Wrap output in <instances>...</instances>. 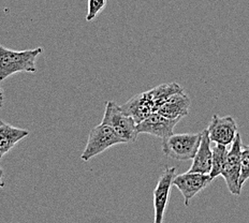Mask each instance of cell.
I'll return each instance as SVG.
<instances>
[{"label": "cell", "instance_id": "6da1fadb", "mask_svg": "<svg viewBox=\"0 0 249 223\" xmlns=\"http://www.w3.org/2000/svg\"><path fill=\"white\" fill-rule=\"evenodd\" d=\"M42 48L13 51L0 45V83L19 72H36V60L42 53Z\"/></svg>", "mask_w": 249, "mask_h": 223}, {"label": "cell", "instance_id": "7a4b0ae2", "mask_svg": "<svg viewBox=\"0 0 249 223\" xmlns=\"http://www.w3.org/2000/svg\"><path fill=\"white\" fill-rule=\"evenodd\" d=\"M202 132L200 133H183L172 134L162 139V153L168 158L178 161L193 160L198 152L201 143Z\"/></svg>", "mask_w": 249, "mask_h": 223}, {"label": "cell", "instance_id": "3957f363", "mask_svg": "<svg viewBox=\"0 0 249 223\" xmlns=\"http://www.w3.org/2000/svg\"><path fill=\"white\" fill-rule=\"evenodd\" d=\"M102 123L111 127L117 136L123 138L127 144L137 141L139 136L137 132V122L134 121L132 117L124 114L122 111L121 105H118L116 102H107Z\"/></svg>", "mask_w": 249, "mask_h": 223}, {"label": "cell", "instance_id": "277c9868", "mask_svg": "<svg viewBox=\"0 0 249 223\" xmlns=\"http://www.w3.org/2000/svg\"><path fill=\"white\" fill-rule=\"evenodd\" d=\"M119 144L127 143L123 138L119 137L111 127L101 122L100 124L91 129L89 136H88L86 147L81 155V159L84 162H88L90 159L96 157V155Z\"/></svg>", "mask_w": 249, "mask_h": 223}, {"label": "cell", "instance_id": "5b68a950", "mask_svg": "<svg viewBox=\"0 0 249 223\" xmlns=\"http://www.w3.org/2000/svg\"><path fill=\"white\" fill-rule=\"evenodd\" d=\"M230 146V149H228L226 162L224 165V169H222L221 176L224 177L230 193L238 196L242 193L240 178L243 144L240 133L236 134V137L234 138V141H233Z\"/></svg>", "mask_w": 249, "mask_h": 223}, {"label": "cell", "instance_id": "8992f818", "mask_svg": "<svg viewBox=\"0 0 249 223\" xmlns=\"http://www.w3.org/2000/svg\"><path fill=\"white\" fill-rule=\"evenodd\" d=\"M213 178L210 174L196 172H186L176 175L173 179V186L176 187L184 196L186 206H189L190 201L211 185Z\"/></svg>", "mask_w": 249, "mask_h": 223}, {"label": "cell", "instance_id": "52a82bcc", "mask_svg": "<svg viewBox=\"0 0 249 223\" xmlns=\"http://www.w3.org/2000/svg\"><path fill=\"white\" fill-rule=\"evenodd\" d=\"M175 168L167 167L160 175L158 183L154 189V223H163L165 209L169 203L170 191L175 177Z\"/></svg>", "mask_w": 249, "mask_h": 223}, {"label": "cell", "instance_id": "ba28073f", "mask_svg": "<svg viewBox=\"0 0 249 223\" xmlns=\"http://www.w3.org/2000/svg\"><path fill=\"white\" fill-rule=\"evenodd\" d=\"M179 120L180 119H169L160 115L158 112H154L141 122L137 123V132L138 134H149L163 139L172 136L174 128Z\"/></svg>", "mask_w": 249, "mask_h": 223}, {"label": "cell", "instance_id": "9c48e42d", "mask_svg": "<svg viewBox=\"0 0 249 223\" xmlns=\"http://www.w3.org/2000/svg\"><path fill=\"white\" fill-rule=\"evenodd\" d=\"M206 130L212 142L225 145V146H230L238 133V127L233 117H220L215 114L212 117L210 126Z\"/></svg>", "mask_w": 249, "mask_h": 223}, {"label": "cell", "instance_id": "30bf717a", "mask_svg": "<svg viewBox=\"0 0 249 223\" xmlns=\"http://www.w3.org/2000/svg\"><path fill=\"white\" fill-rule=\"evenodd\" d=\"M190 99L183 91L171 96L157 112L169 119H181L188 115Z\"/></svg>", "mask_w": 249, "mask_h": 223}, {"label": "cell", "instance_id": "8fae6325", "mask_svg": "<svg viewBox=\"0 0 249 223\" xmlns=\"http://www.w3.org/2000/svg\"><path fill=\"white\" fill-rule=\"evenodd\" d=\"M212 141L209 137L207 130L202 131L201 143L198 148V152L195 154L193 164L189 169V172L202 173V174H210L212 170V160H213V153H212Z\"/></svg>", "mask_w": 249, "mask_h": 223}, {"label": "cell", "instance_id": "7c38bea8", "mask_svg": "<svg viewBox=\"0 0 249 223\" xmlns=\"http://www.w3.org/2000/svg\"><path fill=\"white\" fill-rule=\"evenodd\" d=\"M121 108L124 114L132 117L137 123L141 122L149 114L154 113L152 104L149 103L145 92L132 97L130 100L121 105Z\"/></svg>", "mask_w": 249, "mask_h": 223}, {"label": "cell", "instance_id": "4fadbf2b", "mask_svg": "<svg viewBox=\"0 0 249 223\" xmlns=\"http://www.w3.org/2000/svg\"><path fill=\"white\" fill-rule=\"evenodd\" d=\"M29 136V131L25 129L13 127L0 120V159L9 153L15 145Z\"/></svg>", "mask_w": 249, "mask_h": 223}, {"label": "cell", "instance_id": "5bb4252c", "mask_svg": "<svg viewBox=\"0 0 249 223\" xmlns=\"http://www.w3.org/2000/svg\"><path fill=\"white\" fill-rule=\"evenodd\" d=\"M183 87H180L178 83H170V84H162L156 86L148 91H145V95L152 104L153 111L157 112L158 108L167 101L174 93L183 92Z\"/></svg>", "mask_w": 249, "mask_h": 223}, {"label": "cell", "instance_id": "9a60e30c", "mask_svg": "<svg viewBox=\"0 0 249 223\" xmlns=\"http://www.w3.org/2000/svg\"><path fill=\"white\" fill-rule=\"evenodd\" d=\"M213 153V160H212V170L210 172V176L214 180L218 176L221 175L222 169L226 162L227 154H228V146L225 145L216 144L215 146L212 147Z\"/></svg>", "mask_w": 249, "mask_h": 223}, {"label": "cell", "instance_id": "2e32d148", "mask_svg": "<svg viewBox=\"0 0 249 223\" xmlns=\"http://www.w3.org/2000/svg\"><path fill=\"white\" fill-rule=\"evenodd\" d=\"M249 179V145L243 146L241 157V178L240 185L243 188L244 184Z\"/></svg>", "mask_w": 249, "mask_h": 223}, {"label": "cell", "instance_id": "e0dca14e", "mask_svg": "<svg viewBox=\"0 0 249 223\" xmlns=\"http://www.w3.org/2000/svg\"><path fill=\"white\" fill-rule=\"evenodd\" d=\"M107 6V0H88V10L86 15V20L95 19V17L99 14Z\"/></svg>", "mask_w": 249, "mask_h": 223}, {"label": "cell", "instance_id": "ac0fdd59", "mask_svg": "<svg viewBox=\"0 0 249 223\" xmlns=\"http://www.w3.org/2000/svg\"><path fill=\"white\" fill-rule=\"evenodd\" d=\"M2 106H3V92H2L1 87H0V108Z\"/></svg>", "mask_w": 249, "mask_h": 223}, {"label": "cell", "instance_id": "d6986e66", "mask_svg": "<svg viewBox=\"0 0 249 223\" xmlns=\"http://www.w3.org/2000/svg\"><path fill=\"white\" fill-rule=\"evenodd\" d=\"M2 177H3V171L2 169L0 168V188L3 186V180H2Z\"/></svg>", "mask_w": 249, "mask_h": 223}]
</instances>
